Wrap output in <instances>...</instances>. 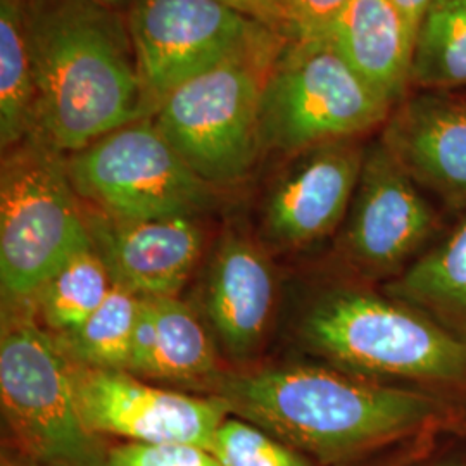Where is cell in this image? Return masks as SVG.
Instances as JSON below:
<instances>
[{"label": "cell", "instance_id": "6da1fadb", "mask_svg": "<svg viewBox=\"0 0 466 466\" xmlns=\"http://www.w3.org/2000/svg\"><path fill=\"white\" fill-rule=\"evenodd\" d=\"M32 52V135L71 154L152 117L125 13L99 0H25Z\"/></svg>", "mask_w": 466, "mask_h": 466}, {"label": "cell", "instance_id": "7a4b0ae2", "mask_svg": "<svg viewBox=\"0 0 466 466\" xmlns=\"http://www.w3.org/2000/svg\"><path fill=\"white\" fill-rule=\"evenodd\" d=\"M213 398L299 452L340 461L417 432L444 415L429 392L332 367L263 368L223 375Z\"/></svg>", "mask_w": 466, "mask_h": 466}, {"label": "cell", "instance_id": "3957f363", "mask_svg": "<svg viewBox=\"0 0 466 466\" xmlns=\"http://www.w3.org/2000/svg\"><path fill=\"white\" fill-rule=\"evenodd\" d=\"M298 335L329 367L361 379L421 385L466 383V344L413 308L354 287L321 292Z\"/></svg>", "mask_w": 466, "mask_h": 466}, {"label": "cell", "instance_id": "277c9868", "mask_svg": "<svg viewBox=\"0 0 466 466\" xmlns=\"http://www.w3.org/2000/svg\"><path fill=\"white\" fill-rule=\"evenodd\" d=\"M85 206L66 156L28 135L2 150L0 283L9 304L32 302L40 289L90 248Z\"/></svg>", "mask_w": 466, "mask_h": 466}, {"label": "cell", "instance_id": "5b68a950", "mask_svg": "<svg viewBox=\"0 0 466 466\" xmlns=\"http://www.w3.org/2000/svg\"><path fill=\"white\" fill-rule=\"evenodd\" d=\"M287 38L233 56L173 90L154 123L202 180L221 188L242 182L263 152L261 92Z\"/></svg>", "mask_w": 466, "mask_h": 466}, {"label": "cell", "instance_id": "8992f818", "mask_svg": "<svg viewBox=\"0 0 466 466\" xmlns=\"http://www.w3.org/2000/svg\"><path fill=\"white\" fill-rule=\"evenodd\" d=\"M392 107L325 36L289 40L263 84V150L292 156L319 144L358 138L383 125Z\"/></svg>", "mask_w": 466, "mask_h": 466}, {"label": "cell", "instance_id": "52a82bcc", "mask_svg": "<svg viewBox=\"0 0 466 466\" xmlns=\"http://www.w3.org/2000/svg\"><path fill=\"white\" fill-rule=\"evenodd\" d=\"M0 398L19 452L32 465L109 466V450L80 411L71 360L30 318H15L2 330Z\"/></svg>", "mask_w": 466, "mask_h": 466}, {"label": "cell", "instance_id": "ba28073f", "mask_svg": "<svg viewBox=\"0 0 466 466\" xmlns=\"http://www.w3.org/2000/svg\"><path fill=\"white\" fill-rule=\"evenodd\" d=\"M65 156L78 198L109 217L198 218L217 204V187L187 165L152 117L128 123Z\"/></svg>", "mask_w": 466, "mask_h": 466}, {"label": "cell", "instance_id": "9c48e42d", "mask_svg": "<svg viewBox=\"0 0 466 466\" xmlns=\"http://www.w3.org/2000/svg\"><path fill=\"white\" fill-rule=\"evenodd\" d=\"M125 17L152 115L178 86L282 36L218 0H130Z\"/></svg>", "mask_w": 466, "mask_h": 466}, {"label": "cell", "instance_id": "30bf717a", "mask_svg": "<svg viewBox=\"0 0 466 466\" xmlns=\"http://www.w3.org/2000/svg\"><path fill=\"white\" fill-rule=\"evenodd\" d=\"M340 248L370 277H398L435 230V211L382 142L365 150Z\"/></svg>", "mask_w": 466, "mask_h": 466}, {"label": "cell", "instance_id": "8fae6325", "mask_svg": "<svg viewBox=\"0 0 466 466\" xmlns=\"http://www.w3.org/2000/svg\"><path fill=\"white\" fill-rule=\"evenodd\" d=\"M80 411L97 435L137 444H192L211 451L228 410L217 398H199L142 382L128 371L82 367L71 361Z\"/></svg>", "mask_w": 466, "mask_h": 466}, {"label": "cell", "instance_id": "7c38bea8", "mask_svg": "<svg viewBox=\"0 0 466 466\" xmlns=\"http://www.w3.org/2000/svg\"><path fill=\"white\" fill-rule=\"evenodd\" d=\"M365 150L358 138L299 150L269 187L263 230L282 249L313 246L346 221Z\"/></svg>", "mask_w": 466, "mask_h": 466}, {"label": "cell", "instance_id": "4fadbf2b", "mask_svg": "<svg viewBox=\"0 0 466 466\" xmlns=\"http://www.w3.org/2000/svg\"><path fill=\"white\" fill-rule=\"evenodd\" d=\"M85 217L92 248L113 283L137 298L177 296L204 248L198 218L134 221L88 206Z\"/></svg>", "mask_w": 466, "mask_h": 466}, {"label": "cell", "instance_id": "5bb4252c", "mask_svg": "<svg viewBox=\"0 0 466 466\" xmlns=\"http://www.w3.org/2000/svg\"><path fill=\"white\" fill-rule=\"evenodd\" d=\"M380 142L410 178L452 208H466V99L420 90L398 102Z\"/></svg>", "mask_w": 466, "mask_h": 466}, {"label": "cell", "instance_id": "9a60e30c", "mask_svg": "<svg viewBox=\"0 0 466 466\" xmlns=\"http://www.w3.org/2000/svg\"><path fill=\"white\" fill-rule=\"evenodd\" d=\"M275 275L267 256L244 235L227 233L211 261L206 313L223 350L246 358L259 348L275 306Z\"/></svg>", "mask_w": 466, "mask_h": 466}, {"label": "cell", "instance_id": "2e32d148", "mask_svg": "<svg viewBox=\"0 0 466 466\" xmlns=\"http://www.w3.org/2000/svg\"><path fill=\"white\" fill-rule=\"evenodd\" d=\"M321 36L389 104L408 96L417 38L390 0H350Z\"/></svg>", "mask_w": 466, "mask_h": 466}, {"label": "cell", "instance_id": "e0dca14e", "mask_svg": "<svg viewBox=\"0 0 466 466\" xmlns=\"http://www.w3.org/2000/svg\"><path fill=\"white\" fill-rule=\"evenodd\" d=\"M383 290L466 344V217Z\"/></svg>", "mask_w": 466, "mask_h": 466}, {"label": "cell", "instance_id": "ac0fdd59", "mask_svg": "<svg viewBox=\"0 0 466 466\" xmlns=\"http://www.w3.org/2000/svg\"><path fill=\"white\" fill-rule=\"evenodd\" d=\"M154 323L150 379L213 387L218 379L213 342L190 306L177 296L144 298Z\"/></svg>", "mask_w": 466, "mask_h": 466}, {"label": "cell", "instance_id": "d6986e66", "mask_svg": "<svg viewBox=\"0 0 466 466\" xmlns=\"http://www.w3.org/2000/svg\"><path fill=\"white\" fill-rule=\"evenodd\" d=\"M35 82L25 0H0V144L34 132Z\"/></svg>", "mask_w": 466, "mask_h": 466}, {"label": "cell", "instance_id": "ffe728a7", "mask_svg": "<svg viewBox=\"0 0 466 466\" xmlns=\"http://www.w3.org/2000/svg\"><path fill=\"white\" fill-rule=\"evenodd\" d=\"M411 86L466 88V0H435L431 5L418 30Z\"/></svg>", "mask_w": 466, "mask_h": 466}, {"label": "cell", "instance_id": "44dd1931", "mask_svg": "<svg viewBox=\"0 0 466 466\" xmlns=\"http://www.w3.org/2000/svg\"><path fill=\"white\" fill-rule=\"evenodd\" d=\"M113 279L94 248L80 250L61 268L40 292L35 306L46 330L63 337L84 325L109 296Z\"/></svg>", "mask_w": 466, "mask_h": 466}, {"label": "cell", "instance_id": "7402d4cb", "mask_svg": "<svg viewBox=\"0 0 466 466\" xmlns=\"http://www.w3.org/2000/svg\"><path fill=\"white\" fill-rule=\"evenodd\" d=\"M140 298L113 285L94 315L63 337H54L67 358L82 367L128 371Z\"/></svg>", "mask_w": 466, "mask_h": 466}, {"label": "cell", "instance_id": "603a6c76", "mask_svg": "<svg viewBox=\"0 0 466 466\" xmlns=\"http://www.w3.org/2000/svg\"><path fill=\"white\" fill-rule=\"evenodd\" d=\"M211 452L221 466H313L299 451L233 415L218 427Z\"/></svg>", "mask_w": 466, "mask_h": 466}, {"label": "cell", "instance_id": "cb8c5ba5", "mask_svg": "<svg viewBox=\"0 0 466 466\" xmlns=\"http://www.w3.org/2000/svg\"><path fill=\"white\" fill-rule=\"evenodd\" d=\"M109 466H221L209 450L192 444H137L109 450Z\"/></svg>", "mask_w": 466, "mask_h": 466}, {"label": "cell", "instance_id": "d4e9b609", "mask_svg": "<svg viewBox=\"0 0 466 466\" xmlns=\"http://www.w3.org/2000/svg\"><path fill=\"white\" fill-rule=\"evenodd\" d=\"M348 2L350 0H279L283 36L287 40L321 36Z\"/></svg>", "mask_w": 466, "mask_h": 466}, {"label": "cell", "instance_id": "484cf974", "mask_svg": "<svg viewBox=\"0 0 466 466\" xmlns=\"http://www.w3.org/2000/svg\"><path fill=\"white\" fill-rule=\"evenodd\" d=\"M233 11L258 21L269 30L282 34V15L279 0H218ZM285 38V36H283Z\"/></svg>", "mask_w": 466, "mask_h": 466}, {"label": "cell", "instance_id": "4316f807", "mask_svg": "<svg viewBox=\"0 0 466 466\" xmlns=\"http://www.w3.org/2000/svg\"><path fill=\"white\" fill-rule=\"evenodd\" d=\"M390 2L396 5L400 16L406 21L410 32L417 38L420 25L435 0H390Z\"/></svg>", "mask_w": 466, "mask_h": 466}, {"label": "cell", "instance_id": "83f0119b", "mask_svg": "<svg viewBox=\"0 0 466 466\" xmlns=\"http://www.w3.org/2000/svg\"><path fill=\"white\" fill-rule=\"evenodd\" d=\"M99 2L109 5V7H113V9H117V11H121V13H125V9H127V5H128L130 0H99Z\"/></svg>", "mask_w": 466, "mask_h": 466}, {"label": "cell", "instance_id": "f1b7e54d", "mask_svg": "<svg viewBox=\"0 0 466 466\" xmlns=\"http://www.w3.org/2000/svg\"><path fill=\"white\" fill-rule=\"evenodd\" d=\"M2 466H35L26 461L23 456H19V460H13V458H4L2 460Z\"/></svg>", "mask_w": 466, "mask_h": 466}, {"label": "cell", "instance_id": "f546056e", "mask_svg": "<svg viewBox=\"0 0 466 466\" xmlns=\"http://www.w3.org/2000/svg\"><path fill=\"white\" fill-rule=\"evenodd\" d=\"M437 466H466L463 463H458V461H448V463H441V465Z\"/></svg>", "mask_w": 466, "mask_h": 466}]
</instances>
